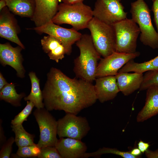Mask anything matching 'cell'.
<instances>
[{"instance_id": "277c9868", "label": "cell", "mask_w": 158, "mask_h": 158, "mask_svg": "<svg viewBox=\"0 0 158 158\" xmlns=\"http://www.w3.org/2000/svg\"><path fill=\"white\" fill-rule=\"evenodd\" d=\"M132 19L138 25L140 39L144 45L158 48V34L152 23L150 10L144 0H137L130 4Z\"/></svg>"}, {"instance_id": "8d00e7d4", "label": "cell", "mask_w": 158, "mask_h": 158, "mask_svg": "<svg viewBox=\"0 0 158 158\" xmlns=\"http://www.w3.org/2000/svg\"><path fill=\"white\" fill-rule=\"evenodd\" d=\"M61 1L63 3L67 4H72L76 3L83 2L84 0H59Z\"/></svg>"}, {"instance_id": "1f68e13d", "label": "cell", "mask_w": 158, "mask_h": 158, "mask_svg": "<svg viewBox=\"0 0 158 158\" xmlns=\"http://www.w3.org/2000/svg\"><path fill=\"white\" fill-rule=\"evenodd\" d=\"M149 143L140 140L138 143V148L142 153H145L150 146Z\"/></svg>"}, {"instance_id": "d590c367", "label": "cell", "mask_w": 158, "mask_h": 158, "mask_svg": "<svg viewBox=\"0 0 158 158\" xmlns=\"http://www.w3.org/2000/svg\"><path fill=\"white\" fill-rule=\"evenodd\" d=\"M8 83L3 76L2 73H0V90Z\"/></svg>"}, {"instance_id": "5b68a950", "label": "cell", "mask_w": 158, "mask_h": 158, "mask_svg": "<svg viewBox=\"0 0 158 158\" xmlns=\"http://www.w3.org/2000/svg\"><path fill=\"white\" fill-rule=\"evenodd\" d=\"M94 45L103 58L116 51V38L113 25L105 23L93 17L87 27Z\"/></svg>"}, {"instance_id": "ffe728a7", "label": "cell", "mask_w": 158, "mask_h": 158, "mask_svg": "<svg viewBox=\"0 0 158 158\" xmlns=\"http://www.w3.org/2000/svg\"><path fill=\"white\" fill-rule=\"evenodd\" d=\"M7 6L13 13L22 17L32 18L35 10L34 0H5Z\"/></svg>"}, {"instance_id": "4316f807", "label": "cell", "mask_w": 158, "mask_h": 158, "mask_svg": "<svg viewBox=\"0 0 158 158\" xmlns=\"http://www.w3.org/2000/svg\"><path fill=\"white\" fill-rule=\"evenodd\" d=\"M158 85V71H148L143 75L140 91L147 90L152 86Z\"/></svg>"}, {"instance_id": "3957f363", "label": "cell", "mask_w": 158, "mask_h": 158, "mask_svg": "<svg viewBox=\"0 0 158 158\" xmlns=\"http://www.w3.org/2000/svg\"><path fill=\"white\" fill-rule=\"evenodd\" d=\"M93 17V10L83 2L71 4L62 3L59 4L57 12L51 21L59 25H70L78 31L87 28Z\"/></svg>"}, {"instance_id": "d6a6232c", "label": "cell", "mask_w": 158, "mask_h": 158, "mask_svg": "<svg viewBox=\"0 0 158 158\" xmlns=\"http://www.w3.org/2000/svg\"><path fill=\"white\" fill-rule=\"evenodd\" d=\"M145 153L148 158H158V148L154 151L148 149Z\"/></svg>"}, {"instance_id": "7c38bea8", "label": "cell", "mask_w": 158, "mask_h": 158, "mask_svg": "<svg viewBox=\"0 0 158 158\" xmlns=\"http://www.w3.org/2000/svg\"><path fill=\"white\" fill-rule=\"evenodd\" d=\"M23 49L19 46L13 47L9 43L0 44V61L3 66H10L16 71L17 76L21 78L25 76V71L22 63L21 51Z\"/></svg>"}, {"instance_id": "5bb4252c", "label": "cell", "mask_w": 158, "mask_h": 158, "mask_svg": "<svg viewBox=\"0 0 158 158\" xmlns=\"http://www.w3.org/2000/svg\"><path fill=\"white\" fill-rule=\"evenodd\" d=\"M94 89L100 102L103 103L114 99L120 92L115 75L96 78Z\"/></svg>"}, {"instance_id": "d6986e66", "label": "cell", "mask_w": 158, "mask_h": 158, "mask_svg": "<svg viewBox=\"0 0 158 158\" xmlns=\"http://www.w3.org/2000/svg\"><path fill=\"white\" fill-rule=\"evenodd\" d=\"M41 43L42 49L49 59L57 63L66 54V49L62 43L52 36H44L41 40Z\"/></svg>"}, {"instance_id": "f35d334b", "label": "cell", "mask_w": 158, "mask_h": 158, "mask_svg": "<svg viewBox=\"0 0 158 158\" xmlns=\"http://www.w3.org/2000/svg\"><path fill=\"white\" fill-rule=\"evenodd\" d=\"M153 0H152V1H153Z\"/></svg>"}, {"instance_id": "e575fe53", "label": "cell", "mask_w": 158, "mask_h": 158, "mask_svg": "<svg viewBox=\"0 0 158 158\" xmlns=\"http://www.w3.org/2000/svg\"><path fill=\"white\" fill-rule=\"evenodd\" d=\"M131 154L134 156L138 158L141 155L142 152L138 148H135L130 151Z\"/></svg>"}, {"instance_id": "4fadbf2b", "label": "cell", "mask_w": 158, "mask_h": 158, "mask_svg": "<svg viewBox=\"0 0 158 158\" xmlns=\"http://www.w3.org/2000/svg\"><path fill=\"white\" fill-rule=\"evenodd\" d=\"M0 11V37L15 43L25 49V46L18 37L20 29L13 15L7 6Z\"/></svg>"}, {"instance_id": "83f0119b", "label": "cell", "mask_w": 158, "mask_h": 158, "mask_svg": "<svg viewBox=\"0 0 158 158\" xmlns=\"http://www.w3.org/2000/svg\"><path fill=\"white\" fill-rule=\"evenodd\" d=\"M27 101V104L23 109L11 120V123L12 125L22 124L24 121L27 120L28 117L31 113L35 105L31 102Z\"/></svg>"}, {"instance_id": "6da1fadb", "label": "cell", "mask_w": 158, "mask_h": 158, "mask_svg": "<svg viewBox=\"0 0 158 158\" xmlns=\"http://www.w3.org/2000/svg\"><path fill=\"white\" fill-rule=\"evenodd\" d=\"M47 75L42 92L44 107L49 111L62 110L77 115L97 100L92 83L76 77L71 78L54 67Z\"/></svg>"}, {"instance_id": "f546056e", "label": "cell", "mask_w": 158, "mask_h": 158, "mask_svg": "<svg viewBox=\"0 0 158 158\" xmlns=\"http://www.w3.org/2000/svg\"><path fill=\"white\" fill-rule=\"evenodd\" d=\"M15 138L11 137L3 144L0 151V158H10Z\"/></svg>"}, {"instance_id": "8fae6325", "label": "cell", "mask_w": 158, "mask_h": 158, "mask_svg": "<svg viewBox=\"0 0 158 158\" xmlns=\"http://www.w3.org/2000/svg\"><path fill=\"white\" fill-rule=\"evenodd\" d=\"M140 54L138 51L129 54L115 51L106 57L101 58L97 68L96 78L115 75L127 63Z\"/></svg>"}, {"instance_id": "52a82bcc", "label": "cell", "mask_w": 158, "mask_h": 158, "mask_svg": "<svg viewBox=\"0 0 158 158\" xmlns=\"http://www.w3.org/2000/svg\"><path fill=\"white\" fill-rule=\"evenodd\" d=\"M33 114L38 124L40 139L37 143L42 148L47 146H55L58 139L57 138V121L44 107L36 109Z\"/></svg>"}, {"instance_id": "ba28073f", "label": "cell", "mask_w": 158, "mask_h": 158, "mask_svg": "<svg viewBox=\"0 0 158 158\" xmlns=\"http://www.w3.org/2000/svg\"><path fill=\"white\" fill-rule=\"evenodd\" d=\"M57 121V134L60 138H69L81 140L90 129L86 118L67 113Z\"/></svg>"}, {"instance_id": "ac0fdd59", "label": "cell", "mask_w": 158, "mask_h": 158, "mask_svg": "<svg viewBox=\"0 0 158 158\" xmlns=\"http://www.w3.org/2000/svg\"><path fill=\"white\" fill-rule=\"evenodd\" d=\"M158 114V85L147 90L145 104L136 117L138 122H143Z\"/></svg>"}, {"instance_id": "836d02e7", "label": "cell", "mask_w": 158, "mask_h": 158, "mask_svg": "<svg viewBox=\"0 0 158 158\" xmlns=\"http://www.w3.org/2000/svg\"><path fill=\"white\" fill-rule=\"evenodd\" d=\"M2 121L0 120V147L6 141V138L4 135V129L2 126Z\"/></svg>"}, {"instance_id": "e0dca14e", "label": "cell", "mask_w": 158, "mask_h": 158, "mask_svg": "<svg viewBox=\"0 0 158 158\" xmlns=\"http://www.w3.org/2000/svg\"><path fill=\"white\" fill-rule=\"evenodd\" d=\"M120 92L128 96L139 89L143 80V73L118 72L115 75Z\"/></svg>"}, {"instance_id": "2e32d148", "label": "cell", "mask_w": 158, "mask_h": 158, "mask_svg": "<svg viewBox=\"0 0 158 158\" xmlns=\"http://www.w3.org/2000/svg\"><path fill=\"white\" fill-rule=\"evenodd\" d=\"M35 13L31 20L36 27L41 26L51 20L57 11L59 0H34Z\"/></svg>"}, {"instance_id": "f1b7e54d", "label": "cell", "mask_w": 158, "mask_h": 158, "mask_svg": "<svg viewBox=\"0 0 158 158\" xmlns=\"http://www.w3.org/2000/svg\"><path fill=\"white\" fill-rule=\"evenodd\" d=\"M39 158H62L55 146H47L41 148Z\"/></svg>"}, {"instance_id": "7a4b0ae2", "label": "cell", "mask_w": 158, "mask_h": 158, "mask_svg": "<svg viewBox=\"0 0 158 158\" xmlns=\"http://www.w3.org/2000/svg\"><path fill=\"white\" fill-rule=\"evenodd\" d=\"M75 43L80 52L74 61L73 70L76 77L92 83L96 78L98 61L101 55L96 49L90 35L82 34Z\"/></svg>"}, {"instance_id": "7402d4cb", "label": "cell", "mask_w": 158, "mask_h": 158, "mask_svg": "<svg viewBox=\"0 0 158 158\" xmlns=\"http://www.w3.org/2000/svg\"><path fill=\"white\" fill-rule=\"evenodd\" d=\"M28 75L31 83V91L30 94L25 97L24 99L25 101H29L33 102L37 109L43 108L44 105L42 102L43 98L42 92L40 88L39 79L35 72H31Z\"/></svg>"}, {"instance_id": "4dcf8cb0", "label": "cell", "mask_w": 158, "mask_h": 158, "mask_svg": "<svg viewBox=\"0 0 158 158\" xmlns=\"http://www.w3.org/2000/svg\"><path fill=\"white\" fill-rule=\"evenodd\" d=\"M151 10L154 14V21L155 23L158 34V0H153Z\"/></svg>"}, {"instance_id": "9c48e42d", "label": "cell", "mask_w": 158, "mask_h": 158, "mask_svg": "<svg viewBox=\"0 0 158 158\" xmlns=\"http://www.w3.org/2000/svg\"><path fill=\"white\" fill-rule=\"evenodd\" d=\"M121 0H96L93 10V17L113 25L127 18V13Z\"/></svg>"}, {"instance_id": "44dd1931", "label": "cell", "mask_w": 158, "mask_h": 158, "mask_svg": "<svg viewBox=\"0 0 158 158\" xmlns=\"http://www.w3.org/2000/svg\"><path fill=\"white\" fill-rule=\"evenodd\" d=\"M148 71H158V55L153 59L144 62H135L133 59L127 63L118 72H133L143 73Z\"/></svg>"}, {"instance_id": "484cf974", "label": "cell", "mask_w": 158, "mask_h": 158, "mask_svg": "<svg viewBox=\"0 0 158 158\" xmlns=\"http://www.w3.org/2000/svg\"><path fill=\"white\" fill-rule=\"evenodd\" d=\"M41 148L37 144L19 147L16 154L20 157L27 158L37 157L40 153Z\"/></svg>"}, {"instance_id": "603a6c76", "label": "cell", "mask_w": 158, "mask_h": 158, "mask_svg": "<svg viewBox=\"0 0 158 158\" xmlns=\"http://www.w3.org/2000/svg\"><path fill=\"white\" fill-rule=\"evenodd\" d=\"M0 90L1 100H4L15 107L21 106V100L25 94L23 93L18 94L14 83H8Z\"/></svg>"}, {"instance_id": "d4e9b609", "label": "cell", "mask_w": 158, "mask_h": 158, "mask_svg": "<svg viewBox=\"0 0 158 158\" xmlns=\"http://www.w3.org/2000/svg\"><path fill=\"white\" fill-rule=\"evenodd\" d=\"M107 154H110L120 156L123 158H137L132 155L130 151H122L116 148L103 147L99 148L96 151L91 152H86L84 155L83 158L89 157H98L101 155Z\"/></svg>"}, {"instance_id": "74e56055", "label": "cell", "mask_w": 158, "mask_h": 158, "mask_svg": "<svg viewBox=\"0 0 158 158\" xmlns=\"http://www.w3.org/2000/svg\"><path fill=\"white\" fill-rule=\"evenodd\" d=\"M7 6V4L5 0H0V11H1L3 8Z\"/></svg>"}, {"instance_id": "30bf717a", "label": "cell", "mask_w": 158, "mask_h": 158, "mask_svg": "<svg viewBox=\"0 0 158 158\" xmlns=\"http://www.w3.org/2000/svg\"><path fill=\"white\" fill-rule=\"evenodd\" d=\"M39 34L44 33L52 36L62 44L66 49V54L70 55L73 45L81 37L82 34L72 28H66L56 24L51 20L39 27L32 29Z\"/></svg>"}, {"instance_id": "cb8c5ba5", "label": "cell", "mask_w": 158, "mask_h": 158, "mask_svg": "<svg viewBox=\"0 0 158 158\" xmlns=\"http://www.w3.org/2000/svg\"><path fill=\"white\" fill-rule=\"evenodd\" d=\"M12 130L15 134V142L18 147L31 145L35 144V135L27 132L22 124L12 125Z\"/></svg>"}, {"instance_id": "8992f818", "label": "cell", "mask_w": 158, "mask_h": 158, "mask_svg": "<svg viewBox=\"0 0 158 158\" xmlns=\"http://www.w3.org/2000/svg\"><path fill=\"white\" fill-rule=\"evenodd\" d=\"M116 38V52L132 53L136 52L137 41L140 31L131 19L126 18L113 25Z\"/></svg>"}, {"instance_id": "9a60e30c", "label": "cell", "mask_w": 158, "mask_h": 158, "mask_svg": "<svg viewBox=\"0 0 158 158\" xmlns=\"http://www.w3.org/2000/svg\"><path fill=\"white\" fill-rule=\"evenodd\" d=\"M55 147L62 158H83L87 149L81 140L69 138H60Z\"/></svg>"}]
</instances>
